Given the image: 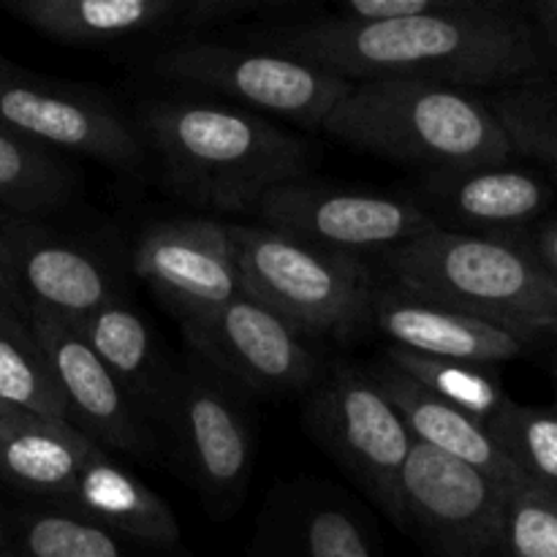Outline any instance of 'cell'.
I'll use <instances>...</instances> for the list:
<instances>
[{
	"label": "cell",
	"instance_id": "33",
	"mask_svg": "<svg viewBox=\"0 0 557 557\" xmlns=\"http://www.w3.org/2000/svg\"><path fill=\"white\" fill-rule=\"evenodd\" d=\"M180 3H183V14H215V11L243 9L261 0H180Z\"/></svg>",
	"mask_w": 557,
	"mask_h": 557
},
{
	"label": "cell",
	"instance_id": "26",
	"mask_svg": "<svg viewBox=\"0 0 557 557\" xmlns=\"http://www.w3.org/2000/svg\"><path fill=\"white\" fill-rule=\"evenodd\" d=\"M487 428L522 482L557 498V408L509 400Z\"/></svg>",
	"mask_w": 557,
	"mask_h": 557
},
{
	"label": "cell",
	"instance_id": "36",
	"mask_svg": "<svg viewBox=\"0 0 557 557\" xmlns=\"http://www.w3.org/2000/svg\"><path fill=\"white\" fill-rule=\"evenodd\" d=\"M455 9H498V11H506V5L511 3H520V0H449ZM528 3H533V0H528Z\"/></svg>",
	"mask_w": 557,
	"mask_h": 557
},
{
	"label": "cell",
	"instance_id": "32",
	"mask_svg": "<svg viewBox=\"0 0 557 557\" xmlns=\"http://www.w3.org/2000/svg\"><path fill=\"white\" fill-rule=\"evenodd\" d=\"M528 243V248L533 250L539 261H542L544 270L557 281V215L542 218V221L533 226L531 237H522Z\"/></svg>",
	"mask_w": 557,
	"mask_h": 557
},
{
	"label": "cell",
	"instance_id": "28",
	"mask_svg": "<svg viewBox=\"0 0 557 557\" xmlns=\"http://www.w3.org/2000/svg\"><path fill=\"white\" fill-rule=\"evenodd\" d=\"M517 152L539 158L557 172V87L522 82L493 101Z\"/></svg>",
	"mask_w": 557,
	"mask_h": 557
},
{
	"label": "cell",
	"instance_id": "29",
	"mask_svg": "<svg viewBox=\"0 0 557 557\" xmlns=\"http://www.w3.org/2000/svg\"><path fill=\"white\" fill-rule=\"evenodd\" d=\"M509 557H557V498L533 487L517 484L506 509Z\"/></svg>",
	"mask_w": 557,
	"mask_h": 557
},
{
	"label": "cell",
	"instance_id": "31",
	"mask_svg": "<svg viewBox=\"0 0 557 557\" xmlns=\"http://www.w3.org/2000/svg\"><path fill=\"white\" fill-rule=\"evenodd\" d=\"M455 9L449 0H341L343 20H392V16L428 14V11Z\"/></svg>",
	"mask_w": 557,
	"mask_h": 557
},
{
	"label": "cell",
	"instance_id": "35",
	"mask_svg": "<svg viewBox=\"0 0 557 557\" xmlns=\"http://www.w3.org/2000/svg\"><path fill=\"white\" fill-rule=\"evenodd\" d=\"M531 5L539 11V20H542L544 30L557 44V0H533Z\"/></svg>",
	"mask_w": 557,
	"mask_h": 557
},
{
	"label": "cell",
	"instance_id": "7",
	"mask_svg": "<svg viewBox=\"0 0 557 557\" xmlns=\"http://www.w3.org/2000/svg\"><path fill=\"white\" fill-rule=\"evenodd\" d=\"M156 71L166 79L218 90L250 112L275 114L302 128H321L351 90L346 76L272 47L188 41L158 54Z\"/></svg>",
	"mask_w": 557,
	"mask_h": 557
},
{
	"label": "cell",
	"instance_id": "18",
	"mask_svg": "<svg viewBox=\"0 0 557 557\" xmlns=\"http://www.w3.org/2000/svg\"><path fill=\"white\" fill-rule=\"evenodd\" d=\"M368 370L379 381L381 389L386 392L392 406L397 408L413 441L433 446V449L444 451L455 460L468 462L504 487L515 490L517 484H522V476L515 471L509 457L500 451L498 441L493 438L487 424L479 422L471 413L460 411L451 403L441 400L438 395H433L428 386L419 384L417 379H411L406 370L392 364L386 357Z\"/></svg>",
	"mask_w": 557,
	"mask_h": 557
},
{
	"label": "cell",
	"instance_id": "25",
	"mask_svg": "<svg viewBox=\"0 0 557 557\" xmlns=\"http://www.w3.org/2000/svg\"><path fill=\"white\" fill-rule=\"evenodd\" d=\"M384 357L406 370L419 384L428 386L441 400L451 403L484 424L493 422L500 408L509 403V395L504 392L500 381L490 373L487 364L430 357V354L411 351L403 346H386Z\"/></svg>",
	"mask_w": 557,
	"mask_h": 557
},
{
	"label": "cell",
	"instance_id": "1",
	"mask_svg": "<svg viewBox=\"0 0 557 557\" xmlns=\"http://www.w3.org/2000/svg\"><path fill=\"white\" fill-rule=\"evenodd\" d=\"M272 49L351 82L406 76L455 87H509L544 65L542 38L498 9H444L392 20H326L277 30Z\"/></svg>",
	"mask_w": 557,
	"mask_h": 557
},
{
	"label": "cell",
	"instance_id": "39",
	"mask_svg": "<svg viewBox=\"0 0 557 557\" xmlns=\"http://www.w3.org/2000/svg\"><path fill=\"white\" fill-rule=\"evenodd\" d=\"M0 215H3V210H0Z\"/></svg>",
	"mask_w": 557,
	"mask_h": 557
},
{
	"label": "cell",
	"instance_id": "4",
	"mask_svg": "<svg viewBox=\"0 0 557 557\" xmlns=\"http://www.w3.org/2000/svg\"><path fill=\"white\" fill-rule=\"evenodd\" d=\"M392 283L533 332H557V281L517 234L433 228L384 256Z\"/></svg>",
	"mask_w": 557,
	"mask_h": 557
},
{
	"label": "cell",
	"instance_id": "13",
	"mask_svg": "<svg viewBox=\"0 0 557 557\" xmlns=\"http://www.w3.org/2000/svg\"><path fill=\"white\" fill-rule=\"evenodd\" d=\"M25 319L47 357L69 422L107 451L150 457L156 444L145 417L136 411L112 370L101 362L82 332L65 315L38 305H27Z\"/></svg>",
	"mask_w": 557,
	"mask_h": 557
},
{
	"label": "cell",
	"instance_id": "9",
	"mask_svg": "<svg viewBox=\"0 0 557 557\" xmlns=\"http://www.w3.org/2000/svg\"><path fill=\"white\" fill-rule=\"evenodd\" d=\"M180 326L194 357L256 395H308L324 370L305 332L248 292Z\"/></svg>",
	"mask_w": 557,
	"mask_h": 557
},
{
	"label": "cell",
	"instance_id": "6",
	"mask_svg": "<svg viewBox=\"0 0 557 557\" xmlns=\"http://www.w3.org/2000/svg\"><path fill=\"white\" fill-rule=\"evenodd\" d=\"M305 428L370 500L406 531L403 471L413 438L368 368L332 364L308 392Z\"/></svg>",
	"mask_w": 557,
	"mask_h": 557
},
{
	"label": "cell",
	"instance_id": "38",
	"mask_svg": "<svg viewBox=\"0 0 557 557\" xmlns=\"http://www.w3.org/2000/svg\"><path fill=\"white\" fill-rule=\"evenodd\" d=\"M0 544H9V539H5V528H3V522H0Z\"/></svg>",
	"mask_w": 557,
	"mask_h": 557
},
{
	"label": "cell",
	"instance_id": "2",
	"mask_svg": "<svg viewBox=\"0 0 557 557\" xmlns=\"http://www.w3.org/2000/svg\"><path fill=\"white\" fill-rule=\"evenodd\" d=\"M139 125L169 183L207 210L253 212L267 190L299 180L308 163L297 136L245 107L161 98L139 109Z\"/></svg>",
	"mask_w": 557,
	"mask_h": 557
},
{
	"label": "cell",
	"instance_id": "30",
	"mask_svg": "<svg viewBox=\"0 0 557 557\" xmlns=\"http://www.w3.org/2000/svg\"><path fill=\"white\" fill-rule=\"evenodd\" d=\"M305 557H373V553L346 511L319 509L305 528Z\"/></svg>",
	"mask_w": 557,
	"mask_h": 557
},
{
	"label": "cell",
	"instance_id": "5",
	"mask_svg": "<svg viewBox=\"0 0 557 557\" xmlns=\"http://www.w3.org/2000/svg\"><path fill=\"white\" fill-rule=\"evenodd\" d=\"M245 292L310 335L348 341L370 326L373 275L364 259L319 248L283 228L228 223Z\"/></svg>",
	"mask_w": 557,
	"mask_h": 557
},
{
	"label": "cell",
	"instance_id": "12",
	"mask_svg": "<svg viewBox=\"0 0 557 557\" xmlns=\"http://www.w3.org/2000/svg\"><path fill=\"white\" fill-rule=\"evenodd\" d=\"M267 226L302 237L337 253L386 256L435 226L433 215L413 199L292 183L267 190L253 207Z\"/></svg>",
	"mask_w": 557,
	"mask_h": 557
},
{
	"label": "cell",
	"instance_id": "23",
	"mask_svg": "<svg viewBox=\"0 0 557 557\" xmlns=\"http://www.w3.org/2000/svg\"><path fill=\"white\" fill-rule=\"evenodd\" d=\"M76 177L60 152L0 128V210L38 215L65 205Z\"/></svg>",
	"mask_w": 557,
	"mask_h": 557
},
{
	"label": "cell",
	"instance_id": "19",
	"mask_svg": "<svg viewBox=\"0 0 557 557\" xmlns=\"http://www.w3.org/2000/svg\"><path fill=\"white\" fill-rule=\"evenodd\" d=\"M96 441L65 419H49L0 400V479L36 495L69 500Z\"/></svg>",
	"mask_w": 557,
	"mask_h": 557
},
{
	"label": "cell",
	"instance_id": "16",
	"mask_svg": "<svg viewBox=\"0 0 557 557\" xmlns=\"http://www.w3.org/2000/svg\"><path fill=\"white\" fill-rule=\"evenodd\" d=\"M0 261L25 305L82 319L117 297L109 272L76 245L44 232L30 215H0Z\"/></svg>",
	"mask_w": 557,
	"mask_h": 557
},
{
	"label": "cell",
	"instance_id": "22",
	"mask_svg": "<svg viewBox=\"0 0 557 557\" xmlns=\"http://www.w3.org/2000/svg\"><path fill=\"white\" fill-rule=\"evenodd\" d=\"M16 20L63 44H103L166 25L180 0H0Z\"/></svg>",
	"mask_w": 557,
	"mask_h": 557
},
{
	"label": "cell",
	"instance_id": "24",
	"mask_svg": "<svg viewBox=\"0 0 557 557\" xmlns=\"http://www.w3.org/2000/svg\"><path fill=\"white\" fill-rule=\"evenodd\" d=\"M0 400L69 422L65 403L25 313L5 302H0Z\"/></svg>",
	"mask_w": 557,
	"mask_h": 557
},
{
	"label": "cell",
	"instance_id": "21",
	"mask_svg": "<svg viewBox=\"0 0 557 557\" xmlns=\"http://www.w3.org/2000/svg\"><path fill=\"white\" fill-rule=\"evenodd\" d=\"M69 504L79 515L136 542L161 547L180 542L177 517L166 500L117 466L98 444L82 460Z\"/></svg>",
	"mask_w": 557,
	"mask_h": 557
},
{
	"label": "cell",
	"instance_id": "8",
	"mask_svg": "<svg viewBox=\"0 0 557 557\" xmlns=\"http://www.w3.org/2000/svg\"><path fill=\"white\" fill-rule=\"evenodd\" d=\"M163 422L207 509L221 515L243 500L256 460V433L228 379L194 357L174 370Z\"/></svg>",
	"mask_w": 557,
	"mask_h": 557
},
{
	"label": "cell",
	"instance_id": "14",
	"mask_svg": "<svg viewBox=\"0 0 557 557\" xmlns=\"http://www.w3.org/2000/svg\"><path fill=\"white\" fill-rule=\"evenodd\" d=\"M134 272L180 321L245 292L228 223L210 218L158 221L141 232Z\"/></svg>",
	"mask_w": 557,
	"mask_h": 557
},
{
	"label": "cell",
	"instance_id": "10",
	"mask_svg": "<svg viewBox=\"0 0 557 557\" xmlns=\"http://www.w3.org/2000/svg\"><path fill=\"white\" fill-rule=\"evenodd\" d=\"M509 487L413 441L403 471L406 531L433 557H509Z\"/></svg>",
	"mask_w": 557,
	"mask_h": 557
},
{
	"label": "cell",
	"instance_id": "17",
	"mask_svg": "<svg viewBox=\"0 0 557 557\" xmlns=\"http://www.w3.org/2000/svg\"><path fill=\"white\" fill-rule=\"evenodd\" d=\"M422 194L435 223L482 234H517L542 221L555 199L542 174L509 161L428 172Z\"/></svg>",
	"mask_w": 557,
	"mask_h": 557
},
{
	"label": "cell",
	"instance_id": "11",
	"mask_svg": "<svg viewBox=\"0 0 557 557\" xmlns=\"http://www.w3.org/2000/svg\"><path fill=\"white\" fill-rule=\"evenodd\" d=\"M0 128L54 152H76L120 172L145 163V141L103 98L47 79L0 54Z\"/></svg>",
	"mask_w": 557,
	"mask_h": 557
},
{
	"label": "cell",
	"instance_id": "37",
	"mask_svg": "<svg viewBox=\"0 0 557 557\" xmlns=\"http://www.w3.org/2000/svg\"><path fill=\"white\" fill-rule=\"evenodd\" d=\"M0 557H27L22 549L16 547H9V544H0Z\"/></svg>",
	"mask_w": 557,
	"mask_h": 557
},
{
	"label": "cell",
	"instance_id": "20",
	"mask_svg": "<svg viewBox=\"0 0 557 557\" xmlns=\"http://www.w3.org/2000/svg\"><path fill=\"white\" fill-rule=\"evenodd\" d=\"M69 321L90 343L101 362L112 370L136 411L147 422L163 419L174 370L163 362L161 346L147 321L120 297L82 319Z\"/></svg>",
	"mask_w": 557,
	"mask_h": 557
},
{
	"label": "cell",
	"instance_id": "27",
	"mask_svg": "<svg viewBox=\"0 0 557 557\" xmlns=\"http://www.w3.org/2000/svg\"><path fill=\"white\" fill-rule=\"evenodd\" d=\"M120 536L79 511H36L22 520V553L27 557H131Z\"/></svg>",
	"mask_w": 557,
	"mask_h": 557
},
{
	"label": "cell",
	"instance_id": "3",
	"mask_svg": "<svg viewBox=\"0 0 557 557\" xmlns=\"http://www.w3.org/2000/svg\"><path fill=\"white\" fill-rule=\"evenodd\" d=\"M321 131L424 172L511 161L517 152L495 109L468 87L406 76L351 82Z\"/></svg>",
	"mask_w": 557,
	"mask_h": 557
},
{
	"label": "cell",
	"instance_id": "15",
	"mask_svg": "<svg viewBox=\"0 0 557 557\" xmlns=\"http://www.w3.org/2000/svg\"><path fill=\"white\" fill-rule=\"evenodd\" d=\"M370 326H375L389 346L487 368L522 357L542 341V332L419 297L397 283L373 288Z\"/></svg>",
	"mask_w": 557,
	"mask_h": 557
},
{
	"label": "cell",
	"instance_id": "34",
	"mask_svg": "<svg viewBox=\"0 0 557 557\" xmlns=\"http://www.w3.org/2000/svg\"><path fill=\"white\" fill-rule=\"evenodd\" d=\"M0 302L11 305V308H16V310H20V313H27L25 299H22V294L16 292L14 281H11L9 272H5L3 261H0Z\"/></svg>",
	"mask_w": 557,
	"mask_h": 557
}]
</instances>
